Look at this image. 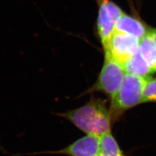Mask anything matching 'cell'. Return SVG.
<instances>
[{
	"mask_svg": "<svg viewBox=\"0 0 156 156\" xmlns=\"http://www.w3.org/2000/svg\"><path fill=\"white\" fill-rule=\"evenodd\" d=\"M86 134L101 136L111 132L114 121L107 100L92 97L87 104L77 109L58 114Z\"/></svg>",
	"mask_w": 156,
	"mask_h": 156,
	"instance_id": "1",
	"label": "cell"
},
{
	"mask_svg": "<svg viewBox=\"0 0 156 156\" xmlns=\"http://www.w3.org/2000/svg\"><path fill=\"white\" fill-rule=\"evenodd\" d=\"M147 78L126 73L120 89L111 99L109 109L114 122L126 111L144 103L143 90Z\"/></svg>",
	"mask_w": 156,
	"mask_h": 156,
	"instance_id": "2",
	"label": "cell"
},
{
	"mask_svg": "<svg viewBox=\"0 0 156 156\" xmlns=\"http://www.w3.org/2000/svg\"><path fill=\"white\" fill-rule=\"evenodd\" d=\"M126 72L123 66L109 57L105 56V61L98 77L88 92H103L110 99L120 89Z\"/></svg>",
	"mask_w": 156,
	"mask_h": 156,
	"instance_id": "3",
	"label": "cell"
},
{
	"mask_svg": "<svg viewBox=\"0 0 156 156\" xmlns=\"http://www.w3.org/2000/svg\"><path fill=\"white\" fill-rule=\"evenodd\" d=\"M103 47L105 56L113 58L123 65L139 51V39L115 30Z\"/></svg>",
	"mask_w": 156,
	"mask_h": 156,
	"instance_id": "4",
	"label": "cell"
},
{
	"mask_svg": "<svg viewBox=\"0 0 156 156\" xmlns=\"http://www.w3.org/2000/svg\"><path fill=\"white\" fill-rule=\"evenodd\" d=\"M96 2L98 5L97 32L104 45L115 32L116 23L124 12L112 0H96Z\"/></svg>",
	"mask_w": 156,
	"mask_h": 156,
	"instance_id": "5",
	"label": "cell"
},
{
	"mask_svg": "<svg viewBox=\"0 0 156 156\" xmlns=\"http://www.w3.org/2000/svg\"><path fill=\"white\" fill-rule=\"evenodd\" d=\"M100 148V136L87 134L62 150L48 153L68 156H99Z\"/></svg>",
	"mask_w": 156,
	"mask_h": 156,
	"instance_id": "6",
	"label": "cell"
},
{
	"mask_svg": "<svg viewBox=\"0 0 156 156\" xmlns=\"http://www.w3.org/2000/svg\"><path fill=\"white\" fill-rule=\"evenodd\" d=\"M148 27L139 19L124 12L116 23L115 30L133 36L140 40L147 35Z\"/></svg>",
	"mask_w": 156,
	"mask_h": 156,
	"instance_id": "7",
	"label": "cell"
},
{
	"mask_svg": "<svg viewBox=\"0 0 156 156\" xmlns=\"http://www.w3.org/2000/svg\"><path fill=\"white\" fill-rule=\"evenodd\" d=\"M122 66L126 73L137 76L147 78L150 74H153L139 51L128 58Z\"/></svg>",
	"mask_w": 156,
	"mask_h": 156,
	"instance_id": "8",
	"label": "cell"
},
{
	"mask_svg": "<svg viewBox=\"0 0 156 156\" xmlns=\"http://www.w3.org/2000/svg\"><path fill=\"white\" fill-rule=\"evenodd\" d=\"M139 51L152 73L156 72V44L147 33L139 40Z\"/></svg>",
	"mask_w": 156,
	"mask_h": 156,
	"instance_id": "9",
	"label": "cell"
},
{
	"mask_svg": "<svg viewBox=\"0 0 156 156\" xmlns=\"http://www.w3.org/2000/svg\"><path fill=\"white\" fill-rule=\"evenodd\" d=\"M99 156H124L118 143L111 132L100 136Z\"/></svg>",
	"mask_w": 156,
	"mask_h": 156,
	"instance_id": "10",
	"label": "cell"
},
{
	"mask_svg": "<svg viewBox=\"0 0 156 156\" xmlns=\"http://www.w3.org/2000/svg\"><path fill=\"white\" fill-rule=\"evenodd\" d=\"M156 101V79L147 78L143 90V102Z\"/></svg>",
	"mask_w": 156,
	"mask_h": 156,
	"instance_id": "11",
	"label": "cell"
},
{
	"mask_svg": "<svg viewBox=\"0 0 156 156\" xmlns=\"http://www.w3.org/2000/svg\"><path fill=\"white\" fill-rule=\"evenodd\" d=\"M148 35L152 38V40L156 44V29L149 27L148 31Z\"/></svg>",
	"mask_w": 156,
	"mask_h": 156,
	"instance_id": "12",
	"label": "cell"
}]
</instances>
